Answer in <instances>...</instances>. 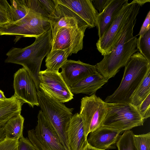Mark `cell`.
I'll return each instance as SVG.
<instances>
[{
  "mask_svg": "<svg viewBox=\"0 0 150 150\" xmlns=\"http://www.w3.org/2000/svg\"><path fill=\"white\" fill-rule=\"evenodd\" d=\"M137 108L144 120L150 117V93Z\"/></svg>",
  "mask_w": 150,
  "mask_h": 150,
  "instance_id": "cell-30",
  "label": "cell"
},
{
  "mask_svg": "<svg viewBox=\"0 0 150 150\" xmlns=\"http://www.w3.org/2000/svg\"><path fill=\"white\" fill-rule=\"evenodd\" d=\"M72 54L69 49L51 50L46 56L45 62L47 68L45 70L58 72L59 69L67 60L68 57Z\"/></svg>",
  "mask_w": 150,
  "mask_h": 150,
  "instance_id": "cell-21",
  "label": "cell"
},
{
  "mask_svg": "<svg viewBox=\"0 0 150 150\" xmlns=\"http://www.w3.org/2000/svg\"><path fill=\"white\" fill-rule=\"evenodd\" d=\"M87 28L81 25L61 28L52 40L51 50L69 49L72 54H76L83 48L84 33Z\"/></svg>",
  "mask_w": 150,
  "mask_h": 150,
  "instance_id": "cell-9",
  "label": "cell"
},
{
  "mask_svg": "<svg viewBox=\"0 0 150 150\" xmlns=\"http://www.w3.org/2000/svg\"><path fill=\"white\" fill-rule=\"evenodd\" d=\"M108 82L97 72L85 77L69 88L73 94L82 93L91 96L95 94L96 91Z\"/></svg>",
  "mask_w": 150,
  "mask_h": 150,
  "instance_id": "cell-19",
  "label": "cell"
},
{
  "mask_svg": "<svg viewBox=\"0 0 150 150\" xmlns=\"http://www.w3.org/2000/svg\"><path fill=\"white\" fill-rule=\"evenodd\" d=\"M150 93V70L132 95L130 103L137 107Z\"/></svg>",
  "mask_w": 150,
  "mask_h": 150,
  "instance_id": "cell-24",
  "label": "cell"
},
{
  "mask_svg": "<svg viewBox=\"0 0 150 150\" xmlns=\"http://www.w3.org/2000/svg\"><path fill=\"white\" fill-rule=\"evenodd\" d=\"M136 3V0L130 3L127 1L107 30L98 40L96 45L97 50L102 55L108 54L113 49Z\"/></svg>",
  "mask_w": 150,
  "mask_h": 150,
  "instance_id": "cell-8",
  "label": "cell"
},
{
  "mask_svg": "<svg viewBox=\"0 0 150 150\" xmlns=\"http://www.w3.org/2000/svg\"><path fill=\"white\" fill-rule=\"evenodd\" d=\"M128 0H111L97 18L96 26L99 38L109 28Z\"/></svg>",
  "mask_w": 150,
  "mask_h": 150,
  "instance_id": "cell-17",
  "label": "cell"
},
{
  "mask_svg": "<svg viewBox=\"0 0 150 150\" xmlns=\"http://www.w3.org/2000/svg\"><path fill=\"white\" fill-rule=\"evenodd\" d=\"M6 98L4 95V92L0 90V102L4 101Z\"/></svg>",
  "mask_w": 150,
  "mask_h": 150,
  "instance_id": "cell-37",
  "label": "cell"
},
{
  "mask_svg": "<svg viewBox=\"0 0 150 150\" xmlns=\"http://www.w3.org/2000/svg\"><path fill=\"white\" fill-rule=\"evenodd\" d=\"M50 20L52 41L57 32L61 28L73 27L78 25H85L80 23L71 11L59 3Z\"/></svg>",
  "mask_w": 150,
  "mask_h": 150,
  "instance_id": "cell-18",
  "label": "cell"
},
{
  "mask_svg": "<svg viewBox=\"0 0 150 150\" xmlns=\"http://www.w3.org/2000/svg\"><path fill=\"white\" fill-rule=\"evenodd\" d=\"M29 7L50 20L59 3L57 0H25Z\"/></svg>",
  "mask_w": 150,
  "mask_h": 150,
  "instance_id": "cell-22",
  "label": "cell"
},
{
  "mask_svg": "<svg viewBox=\"0 0 150 150\" xmlns=\"http://www.w3.org/2000/svg\"><path fill=\"white\" fill-rule=\"evenodd\" d=\"M60 73L70 88L85 77L97 72L95 65L67 60L61 68Z\"/></svg>",
  "mask_w": 150,
  "mask_h": 150,
  "instance_id": "cell-14",
  "label": "cell"
},
{
  "mask_svg": "<svg viewBox=\"0 0 150 150\" xmlns=\"http://www.w3.org/2000/svg\"><path fill=\"white\" fill-rule=\"evenodd\" d=\"M106 112V103L95 94L81 99L79 114L87 137L90 132L102 125Z\"/></svg>",
  "mask_w": 150,
  "mask_h": 150,
  "instance_id": "cell-7",
  "label": "cell"
},
{
  "mask_svg": "<svg viewBox=\"0 0 150 150\" xmlns=\"http://www.w3.org/2000/svg\"><path fill=\"white\" fill-rule=\"evenodd\" d=\"M13 86L14 95L23 103H27L32 108L39 106L35 83L24 67L14 74Z\"/></svg>",
  "mask_w": 150,
  "mask_h": 150,
  "instance_id": "cell-11",
  "label": "cell"
},
{
  "mask_svg": "<svg viewBox=\"0 0 150 150\" xmlns=\"http://www.w3.org/2000/svg\"><path fill=\"white\" fill-rule=\"evenodd\" d=\"M122 131L101 125L90 132L87 138L89 144L98 149L105 150L113 148Z\"/></svg>",
  "mask_w": 150,
  "mask_h": 150,
  "instance_id": "cell-15",
  "label": "cell"
},
{
  "mask_svg": "<svg viewBox=\"0 0 150 150\" xmlns=\"http://www.w3.org/2000/svg\"><path fill=\"white\" fill-rule=\"evenodd\" d=\"M18 139L7 137L0 142V150H18Z\"/></svg>",
  "mask_w": 150,
  "mask_h": 150,
  "instance_id": "cell-31",
  "label": "cell"
},
{
  "mask_svg": "<svg viewBox=\"0 0 150 150\" xmlns=\"http://www.w3.org/2000/svg\"><path fill=\"white\" fill-rule=\"evenodd\" d=\"M85 150H103L101 149H98L97 148H94L91 146H90L89 144H88L87 146L86 149Z\"/></svg>",
  "mask_w": 150,
  "mask_h": 150,
  "instance_id": "cell-38",
  "label": "cell"
},
{
  "mask_svg": "<svg viewBox=\"0 0 150 150\" xmlns=\"http://www.w3.org/2000/svg\"><path fill=\"white\" fill-rule=\"evenodd\" d=\"M139 52L150 62V29L137 40Z\"/></svg>",
  "mask_w": 150,
  "mask_h": 150,
  "instance_id": "cell-27",
  "label": "cell"
},
{
  "mask_svg": "<svg viewBox=\"0 0 150 150\" xmlns=\"http://www.w3.org/2000/svg\"><path fill=\"white\" fill-rule=\"evenodd\" d=\"M28 139L37 150H48L44 147L36 138L33 129L28 131Z\"/></svg>",
  "mask_w": 150,
  "mask_h": 150,
  "instance_id": "cell-33",
  "label": "cell"
},
{
  "mask_svg": "<svg viewBox=\"0 0 150 150\" xmlns=\"http://www.w3.org/2000/svg\"><path fill=\"white\" fill-rule=\"evenodd\" d=\"M134 134L132 131H124L120 135L116 143L118 150H137L134 139Z\"/></svg>",
  "mask_w": 150,
  "mask_h": 150,
  "instance_id": "cell-26",
  "label": "cell"
},
{
  "mask_svg": "<svg viewBox=\"0 0 150 150\" xmlns=\"http://www.w3.org/2000/svg\"><path fill=\"white\" fill-rule=\"evenodd\" d=\"M18 150H37L29 139L23 136L18 139Z\"/></svg>",
  "mask_w": 150,
  "mask_h": 150,
  "instance_id": "cell-32",
  "label": "cell"
},
{
  "mask_svg": "<svg viewBox=\"0 0 150 150\" xmlns=\"http://www.w3.org/2000/svg\"><path fill=\"white\" fill-rule=\"evenodd\" d=\"M142 6L136 1L113 49L108 54L104 56L102 60L95 65L97 71L108 81L127 64L134 53L139 52L137 38L133 36V33L137 17Z\"/></svg>",
  "mask_w": 150,
  "mask_h": 150,
  "instance_id": "cell-1",
  "label": "cell"
},
{
  "mask_svg": "<svg viewBox=\"0 0 150 150\" xmlns=\"http://www.w3.org/2000/svg\"><path fill=\"white\" fill-rule=\"evenodd\" d=\"M28 14L15 22L0 27V35L14 36L16 42L22 37L35 38L50 28V20L30 8Z\"/></svg>",
  "mask_w": 150,
  "mask_h": 150,
  "instance_id": "cell-5",
  "label": "cell"
},
{
  "mask_svg": "<svg viewBox=\"0 0 150 150\" xmlns=\"http://www.w3.org/2000/svg\"><path fill=\"white\" fill-rule=\"evenodd\" d=\"M150 11H149L146 17L141 28L139 33L137 35L141 36L150 29Z\"/></svg>",
  "mask_w": 150,
  "mask_h": 150,
  "instance_id": "cell-35",
  "label": "cell"
},
{
  "mask_svg": "<svg viewBox=\"0 0 150 150\" xmlns=\"http://www.w3.org/2000/svg\"><path fill=\"white\" fill-rule=\"evenodd\" d=\"M10 1L12 13L13 23L23 18L29 12L30 8L25 0H11Z\"/></svg>",
  "mask_w": 150,
  "mask_h": 150,
  "instance_id": "cell-25",
  "label": "cell"
},
{
  "mask_svg": "<svg viewBox=\"0 0 150 150\" xmlns=\"http://www.w3.org/2000/svg\"><path fill=\"white\" fill-rule=\"evenodd\" d=\"M52 41L50 28L35 38L31 45L24 48L13 47L6 54V63L22 65L33 80L37 91L39 90V73L43 59L51 50Z\"/></svg>",
  "mask_w": 150,
  "mask_h": 150,
  "instance_id": "cell-2",
  "label": "cell"
},
{
  "mask_svg": "<svg viewBox=\"0 0 150 150\" xmlns=\"http://www.w3.org/2000/svg\"><path fill=\"white\" fill-rule=\"evenodd\" d=\"M111 1V0H92L94 7L98 11L99 13L102 12Z\"/></svg>",
  "mask_w": 150,
  "mask_h": 150,
  "instance_id": "cell-34",
  "label": "cell"
},
{
  "mask_svg": "<svg viewBox=\"0 0 150 150\" xmlns=\"http://www.w3.org/2000/svg\"><path fill=\"white\" fill-rule=\"evenodd\" d=\"M13 22L12 8L6 0H0V27Z\"/></svg>",
  "mask_w": 150,
  "mask_h": 150,
  "instance_id": "cell-28",
  "label": "cell"
},
{
  "mask_svg": "<svg viewBox=\"0 0 150 150\" xmlns=\"http://www.w3.org/2000/svg\"><path fill=\"white\" fill-rule=\"evenodd\" d=\"M107 112L102 125L122 132L142 126L144 120L137 108L130 103H106Z\"/></svg>",
  "mask_w": 150,
  "mask_h": 150,
  "instance_id": "cell-6",
  "label": "cell"
},
{
  "mask_svg": "<svg viewBox=\"0 0 150 150\" xmlns=\"http://www.w3.org/2000/svg\"><path fill=\"white\" fill-rule=\"evenodd\" d=\"M24 121L21 114L10 118L3 126L6 137L18 139L23 137Z\"/></svg>",
  "mask_w": 150,
  "mask_h": 150,
  "instance_id": "cell-23",
  "label": "cell"
},
{
  "mask_svg": "<svg viewBox=\"0 0 150 150\" xmlns=\"http://www.w3.org/2000/svg\"><path fill=\"white\" fill-rule=\"evenodd\" d=\"M74 15L82 24L89 28L96 26L98 11L94 7L92 0H57Z\"/></svg>",
  "mask_w": 150,
  "mask_h": 150,
  "instance_id": "cell-12",
  "label": "cell"
},
{
  "mask_svg": "<svg viewBox=\"0 0 150 150\" xmlns=\"http://www.w3.org/2000/svg\"><path fill=\"white\" fill-rule=\"evenodd\" d=\"M38 102L44 116L58 134L66 150H71L67 137V130L73 115V108L42 90L37 91Z\"/></svg>",
  "mask_w": 150,
  "mask_h": 150,
  "instance_id": "cell-4",
  "label": "cell"
},
{
  "mask_svg": "<svg viewBox=\"0 0 150 150\" xmlns=\"http://www.w3.org/2000/svg\"><path fill=\"white\" fill-rule=\"evenodd\" d=\"M6 137L4 127H0V142L3 140Z\"/></svg>",
  "mask_w": 150,
  "mask_h": 150,
  "instance_id": "cell-36",
  "label": "cell"
},
{
  "mask_svg": "<svg viewBox=\"0 0 150 150\" xmlns=\"http://www.w3.org/2000/svg\"><path fill=\"white\" fill-rule=\"evenodd\" d=\"M134 139L137 150H150V132L135 135Z\"/></svg>",
  "mask_w": 150,
  "mask_h": 150,
  "instance_id": "cell-29",
  "label": "cell"
},
{
  "mask_svg": "<svg viewBox=\"0 0 150 150\" xmlns=\"http://www.w3.org/2000/svg\"><path fill=\"white\" fill-rule=\"evenodd\" d=\"M67 139L71 150H85L88 144L81 118L78 113L73 115L67 132Z\"/></svg>",
  "mask_w": 150,
  "mask_h": 150,
  "instance_id": "cell-16",
  "label": "cell"
},
{
  "mask_svg": "<svg viewBox=\"0 0 150 150\" xmlns=\"http://www.w3.org/2000/svg\"><path fill=\"white\" fill-rule=\"evenodd\" d=\"M23 103L14 95L0 102V127L11 117L21 114Z\"/></svg>",
  "mask_w": 150,
  "mask_h": 150,
  "instance_id": "cell-20",
  "label": "cell"
},
{
  "mask_svg": "<svg viewBox=\"0 0 150 150\" xmlns=\"http://www.w3.org/2000/svg\"><path fill=\"white\" fill-rule=\"evenodd\" d=\"M125 67L120 85L112 95L106 98L104 101L105 103H130L132 95L150 70V62L138 52L131 56Z\"/></svg>",
  "mask_w": 150,
  "mask_h": 150,
  "instance_id": "cell-3",
  "label": "cell"
},
{
  "mask_svg": "<svg viewBox=\"0 0 150 150\" xmlns=\"http://www.w3.org/2000/svg\"><path fill=\"white\" fill-rule=\"evenodd\" d=\"M34 133L40 142L48 150H66L58 134L41 110Z\"/></svg>",
  "mask_w": 150,
  "mask_h": 150,
  "instance_id": "cell-13",
  "label": "cell"
},
{
  "mask_svg": "<svg viewBox=\"0 0 150 150\" xmlns=\"http://www.w3.org/2000/svg\"><path fill=\"white\" fill-rule=\"evenodd\" d=\"M40 89L60 102L66 103L73 98L74 94L60 72L40 71L39 73Z\"/></svg>",
  "mask_w": 150,
  "mask_h": 150,
  "instance_id": "cell-10",
  "label": "cell"
}]
</instances>
